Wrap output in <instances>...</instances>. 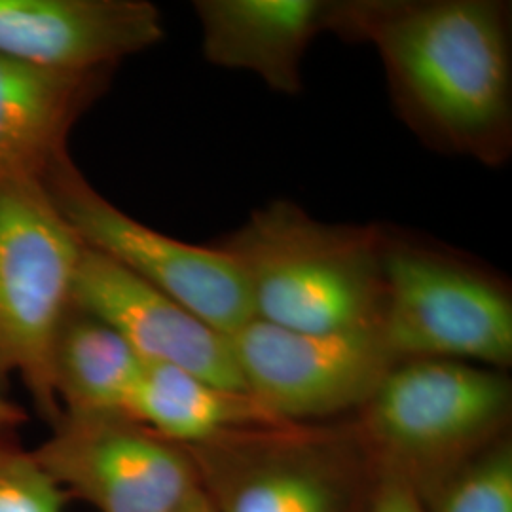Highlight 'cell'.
I'll list each match as a JSON object with an SVG mask.
<instances>
[{"label":"cell","instance_id":"ba28073f","mask_svg":"<svg viewBox=\"0 0 512 512\" xmlns=\"http://www.w3.org/2000/svg\"><path fill=\"white\" fill-rule=\"evenodd\" d=\"M33 452L65 495L99 512H177L202 490L184 446L126 416L61 414Z\"/></svg>","mask_w":512,"mask_h":512},{"label":"cell","instance_id":"5bb4252c","mask_svg":"<svg viewBox=\"0 0 512 512\" xmlns=\"http://www.w3.org/2000/svg\"><path fill=\"white\" fill-rule=\"evenodd\" d=\"M143 366L116 330L71 306L54 346V389L61 412L126 416Z\"/></svg>","mask_w":512,"mask_h":512},{"label":"cell","instance_id":"ffe728a7","mask_svg":"<svg viewBox=\"0 0 512 512\" xmlns=\"http://www.w3.org/2000/svg\"><path fill=\"white\" fill-rule=\"evenodd\" d=\"M177 512H217V509H215L211 497L203 490H198Z\"/></svg>","mask_w":512,"mask_h":512},{"label":"cell","instance_id":"30bf717a","mask_svg":"<svg viewBox=\"0 0 512 512\" xmlns=\"http://www.w3.org/2000/svg\"><path fill=\"white\" fill-rule=\"evenodd\" d=\"M162 38L147 0H0V54L55 73H110Z\"/></svg>","mask_w":512,"mask_h":512},{"label":"cell","instance_id":"e0dca14e","mask_svg":"<svg viewBox=\"0 0 512 512\" xmlns=\"http://www.w3.org/2000/svg\"><path fill=\"white\" fill-rule=\"evenodd\" d=\"M437 512H512V454L499 444L465 465L440 492Z\"/></svg>","mask_w":512,"mask_h":512},{"label":"cell","instance_id":"d6986e66","mask_svg":"<svg viewBox=\"0 0 512 512\" xmlns=\"http://www.w3.org/2000/svg\"><path fill=\"white\" fill-rule=\"evenodd\" d=\"M27 421L25 410L0 393V429H18Z\"/></svg>","mask_w":512,"mask_h":512},{"label":"cell","instance_id":"9a60e30c","mask_svg":"<svg viewBox=\"0 0 512 512\" xmlns=\"http://www.w3.org/2000/svg\"><path fill=\"white\" fill-rule=\"evenodd\" d=\"M220 512H348V494L321 467L281 459L245 476Z\"/></svg>","mask_w":512,"mask_h":512},{"label":"cell","instance_id":"8992f818","mask_svg":"<svg viewBox=\"0 0 512 512\" xmlns=\"http://www.w3.org/2000/svg\"><path fill=\"white\" fill-rule=\"evenodd\" d=\"M228 338L247 395L283 423L363 408L397 365L380 329L317 334L253 319Z\"/></svg>","mask_w":512,"mask_h":512},{"label":"cell","instance_id":"5b68a950","mask_svg":"<svg viewBox=\"0 0 512 512\" xmlns=\"http://www.w3.org/2000/svg\"><path fill=\"white\" fill-rule=\"evenodd\" d=\"M42 184L86 247L167 294L211 329L232 336L255 319L236 262L215 245H192L129 217L86 181L71 156L57 162Z\"/></svg>","mask_w":512,"mask_h":512},{"label":"cell","instance_id":"2e32d148","mask_svg":"<svg viewBox=\"0 0 512 512\" xmlns=\"http://www.w3.org/2000/svg\"><path fill=\"white\" fill-rule=\"evenodd\" d=\"M67 495L27 450L16 429H0V512H65Z\"/></svg>","mask_w":512,"mask_h":512},{"label":"cell","instance_id":"277c9868","mask_svg":"<svg viewBox=\"0 0 512 512\" xmlns=\"http://www.w3.org/2000/svg\"><path fill=\"white\" fill-rule=\"evenodd\" d=\"M382 336L401 361L442 359L503 370L512 363V294L458 253L384 230Z\"/></svg>","mask_w":512,"mask_h":512},{"label":"cell","instance_id":"4fadbf2b","mask_svg":"<svg viewBox=\"0 0 512 512\" xmlns=\"http://www.w3.org/2000/svg\"><path fill=\"white\" fill-rule=\"evenodd\" d=\"M126 418L181 446L211 444L243 427H279L247 393L226 391L167 365L145 363Z\"/></svg>","mask_w":512,"mask_h":512},{"label":"cell","instance_id":"7c38bea8","mask_svg":"<svg viewBox=\"0 0 512 512\" xmlns=\"http://www.w3.org/2000/svg\"><path fill=\"white\" fill-rule=\"evenodd\" d=\"M109 73H55L0 54V183L42 181Z\"/></svg>","mask_w":512,"mask_h":512},{"label":"cell","instance_id":"52a82bcc","mask_svg":"<svg viewBox=\"0 0 512 512\" xmlns=\"http://www.w3.org/2000/svg\"><path fill=\"white\" fill-rule=\"evenodd\" d=\"M511 382L486 366L414 359L393 366L363 410L382 452L414 463L456 458L503 429Z\"/></svg>","mask_w":512,"mask_h":512},{"label":"cell","instance_id":"7a4b0ae2","mask_svg":"<svg viewBox=\"0 0 512 512\" xmlns=\"http://www.w3.org/2000/svg\"><path fill=\"white\" fill-rule=\"evenodd\" d=\"M215 247L236 262L255 319L317 334L382 327L380 226L325 222L277 200L255 209Z\"/></svg>","mask_w":512,"mask_h":512},{"label":"cell","instance_id":"8fae6325","mask_svg":"<svg viewBox=\"0 0 512 512\" xmlns=\"http://www.w3.org/2000/svg\"><path fill=\"white\" fill-rule=\"evenodd\" d=\"M203 57L222 69L255 74L270 90H302V63L329 31V0H196Z\"/></svg>","mask_w":512,"mask_h":512},{"label":"cell","instance_id":"3957f363","mask_svg":"<svg viewBox=\"0 0 512 512\" xmlns=\"http://www.w3.org/2000/svg\"><path fill=\"white\" fill-rule=\"evenodd\" d=\"M84 243L38 179L0 183V389L19 376L54 425L55 338L73 306Z\"/></svg>","mask_w":512,"mask_h":512},{"label":"cell","instance_id":"6da1fadb","mask_svg":"<svg viewBox=\"0 0 512 512\" xmlns=\"http://www.w3.org/2000/svg\"><path fill=\"white\" fill-rule=\"evenodd\" d=\"M511 4L338 0L329 33L370 44L391 101L429 148L480 164L512 152Z\"/></svg>","mask_w":512,"mask_h":512},{"label":"cell","instance_id":"ac0fdd59","mask_svg":"<svg viewBox=\"0 0 512 512\" xmlns=\"http://www.w3.org/2000/svg\"><path fill=\"white\" fill-rule=\"evenodd\" d=\"M368 512H425L414 488L403 478H389L380 486Z\"/></svg>","mask_w":512,"mask_h":512},{"label":"cell","instance_id":"9c48e42d","mask_svg":"<svg viewBox=\"0 0 512 512\" xmlns=\"http://www.w3.org/2000/svg\"><path fill=\"white\" fill-rule=\"evenodd\" d=\"M73 306L116 330L143 363L173 366L220 389L247 393L228 336L86 245L74 275Z\"/></svg>","mask_w":512,"mask_h":512}]
</instances>
